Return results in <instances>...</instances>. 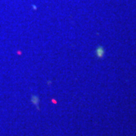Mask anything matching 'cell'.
<instances>
[{"label":"cell","mask_w":136,"mask_h":136,"mask_svg":"<svg viewBox=\"0 0 136 136\" xmlns=\"http://www.w3.org/2000/svg\"><path fill=\"white\" fill-rule=\"evenodd\" d=\"M95 54L98 58H102L104 54H105V50H104V48L101 45H98L95 50Z\"/></svg>","instance_id":"cell-1"}]
</instances>
